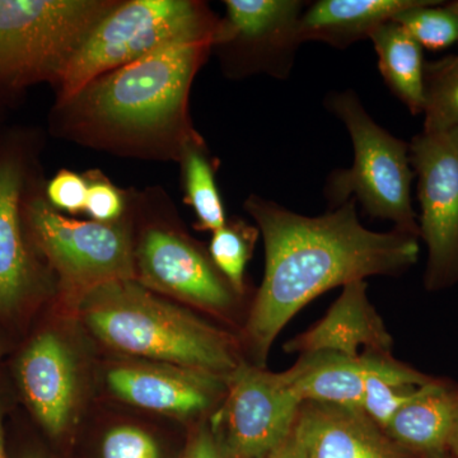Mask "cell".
<instances>
[{
	"mask_svg": "<svg viewBox=\"0 0 458 458\" xmlns=\"http://www.w3.org/2000/svg\"><path fill=\"white\" fill-rule=\"evenodd\" d=\"M355 203L304 216L256 195L247 199L265 245L264 279L245 327L255 366L265 369L280 331L319 294L372 276H399L418 261L419 237L396 228L369 231Z\"/></svg>",
	"mask_w": 458,
	"mask_h": 458,
	"instance_id": "6da1fadb",
	"label": "cell"
},
{
	"mask_svg": "<svg viewBox=\"0 0 458 458\" xmlns=\"http://www.w3.org/2000/svg\"><path fill=\"white\" fill-rule=\"evenodd\" d=\"M213 41H182L90 81L60 104L66 129L90 146L180 159L201 140L189 116L192 81Z\"/></svg>",
	"mask_w": 458,
	"mask_h": 458,
	"instance_id": "7a4b0ae2",
	"label": "cell"
},
{
	"mask_svg": "<svg viewBox=\"0 0 458 458\" xmlns=\"http://www.w3.org/2000/svg\"><path fill=\"white\" fill-rule=\"evenodd\" d=\"M77 307L93 336L123 354L222 377L241 364L233 337L138 280L90 289Z\"/></svg>",
	"mask_w": 458,
	"mask_h": 458,
	"instance_id": "3957f363",
	"label": "cell"
},
{
	"mask_svg": "<svg viewBox=\"0 0 458 458\" xmlns=\"http://www.w3.org/2000/svg\"><path fill=\"white\" fill-rule=\"evenodd\" d=\"M219 20L191 0L119 3L93 27L59 82V104L90 81L182 41H214Z\"/></svg>",
	"mask_w": 458,
	"mask_h": 458,
	"instance_id": "277c9868",
	"label": "cell"
},
{
	"mask_svg": "<svg viewBox=\"0 0 458 458\" xmlns=\"http://www.w3.org/2000/svg\"><path fill=\"white\" fill-rule=\"evenodd\" d=\"M327 106L346 126L354 148L352 167L328 177L325 194L331 209L352 199L373 218L387 219L399 231L420 237L411 204L414 171L408 144L373 122L352 90L328 96Z\"/></svg>",
	"mask_w": 458,
	"mask_h": 458,
	"instance_id": "5b68a950",
	"label": "cell"
},
{
	"mask_svg": "<svg viewBox=\"0 0 458 458\" xmlns=\"http://www.w3.org/2000/svg\"><path fill=\"white\" fill-rule=\"evenodd\" d=\"M117 2L0 0V86L59 82L72 57Z\"/></svg>",
	"mask_w": 458,
	"mask_h": 458,
	"instance_id": "8992f818",
	"label": "cell"
},
{
	"mask_svg": "<svg viewBox=\"0 0 458 458\" xmlns=\"http://www.w3.org/2000/svg\"><path fill=\"white\" fill-rule=\"evenodd\" d=\"M23 218L33 243L75 300L99 285L135 279V245L123 222L68 218L44 198L27 201Z\"/></svg>",
	"mask_w": 458,
	"mask_h": 458,
	"instance_id": "52a82bcc",
	"label": "cell"
},
{
	"mask_svg": "<svg viewBox=\"0 0 458 458\" xmlns=\"http://www.w3.org/2000/svg\"><path fill=\"white\" fill-rule=\"evenodd\" d=\"M301 405L284 372L241 361L210 420L223 458H269L291 436Z\"/></svg>",
	"mask_w": 458,
	"mask_h": 458,
	"instance_id": "ba28073f",
	"label": "cell"
},
{
	"mask_svg": "<svg viewBox=\"0 0 458 458\" xmlns=\"http://www.w3.org/2000/svg\"><path fill=\"white\" fill-rule=\"evenodd\" d=\"M418 174L419 232L428 249L426 286L442 291L458 282V126L421 132L409 146Z\"/></svg>",
	"mask_w": 458,
	"mask_h": 458,
	"instance_id": "9c48e42d",
	"label": "cell"
},
{
	"mask_svg": "<svg viewBox=\"0 0 458 458\" xmlns=\"http://www.w3.org/2000/svg\"><path fill=\"white\" fill-rule=\"evenodd\" d=\"M135 280L157 294L214 313L231 311L237 293L210 256L180 232L148 227L134 249Z\"/></svg>",
	"mask_w": 458,
	"mask_h": 458,
	"instance_id": "30bf717a",
	"label": "cell"
},
{
	"mask_svg": "<svg viewBox=\"0 0 458 458\" xmlns=\"http://www.w3.org/2000/svg\"><path fill=\"white\" fill-rule=\"evenodd\" d=\"M227 14L219 20L213 47H229L247 56L245 68L286 77L301 41L298 0H225Z\"/></svg>",
	"mask_w": 458,
	"mask_h": 458,
	"instance_id": "8fae6325",
	"label": "cell"
},
{
	"mask_svg": "<svg viewBox=\"0 0 458 458\" xmlns=\"http://www.w3.org/2000/svg\"><path fill=\"white\" fill-rule=\"evenodd\" d=\"M108 388L138 408L192 417L208 411L227 390L228 377L159 361H123L106 375Z\"/></svg>",
	"mask_w": 458,
	"mask_h": 458,
	"instance_id": "7c38bea8",
	"label": "cell"
},
{
	"mask_svg": "<svg viewBox=\"0 0 458 458\" xmlns=\"http://www.w3.org/2000/svg\"><path fill=\"white\" fill-rule=\"evenodd\" d=\"M18 386L27 406L51 437L65 432L78 399L77 364L55 331L33 337L17 360Z\"/></svg>",
	"mask_w": 458,
	"mask_h": 458,
	"instance_id": "4fadbf2b",
	"label": "cell"
},
{
	"mask_svg": "<svg viewBox=\"0 0 458 458\" xmlns=\"http://www.w3.org/2000/svg\"><path fill=\"white\" fill-rule=\"evenodd\" d=\"M293 436L304 458H420L403 450L361 410L302 403Z\"/></svg>",
	"mask_w": 458,
	"mask_h": 458,
	"instance_id": "5bb4252c",
	"label": "cell"
},
{
	"mask_svg": "<svg viewBox=\"0 0 458 458\" xmlns=\"http://www.w3.org/2000/svg\"><path fill=\"white\" fill-rule=\"evenodd\" d=\"M23 183L21 159L0 156V318L20 312L38 286V273L23 229Z\"/></svg>",
	"mask_w": 458,
	"mask_h": 458,
	"instance_id": "9a60e30c",
	"label": "cell"
},
{
	"mask_svg": "<svg viewBox=\"0 0 458 458\" xmlns=\"http://www.w3.org/2000/svg\"><path fill=\"white\" fill-rule=\"evenodd\" d=\"M393 339L367 295L364 280L343 286L327 315L284 345L288 354L331 352L358 357L360 349L390 352Z\"/></svg>",
	"mask_w": 458,
	"mask_h": 458,
	"instance_id": "2e32d148",
	"label": "cell"
},
{
	"mask_svg": "<svg viewBox=\"0 0 458 458\" xmlns=\"http://www.w3.org/2000/svg\"><path fill=\"white\" fill-rule=\"evenodd\" d=\"M390 352L364 351L358 357L318 352L301 355L284 376L302 403L361 410L367 378L384 369Z\"/></svg>",
	"mask_w": 458,
	"mask_h": 458,
	"instance_id": "e0dca14e",
	"label": "cell"
},
{
	"mask_svg": "<svg viewBox=\"0 0 458 458\" xmlns=\"http://www.w3.org/2000/svg\"><path fill=\"white\" fill-rule=\"evenodd\" d=\"M458 429V385L434 379L418 388L385 432L403 450L420 458L450 454Z\"/></svg>",
	"mask_w": 458,
	"mask_h": 458,
	"instance_id": "ac0fdd59",
	"label": "cell"
},
{
	"mask_svg": "<svg viewBox=\"0 0 458 458\" xmlns=\"http://www.w3.org/2000/svg\"><path fill=\"white\" fill-rule=\"evenodd\" d=\"M423 0H319L304 11L298 22V38L348 47L370 38L385 22Z\"/></svg>",
	"mask_w": 458,
	"mask_h": 458,
	"instance_id": "d6986e66",
	"label": "cell"
},
{
	"mask_svg": "<svg viewBox=\"0 0 458 458\" xmlns=\"http://www.w3.org/2000/svg\"><path fill=\"white\" fill-rule=\"evenodd\" d=\"M378 55L379 72L388 89L418 114L426 105V64L423 47L391 20L370 35Z\"/></svg>",
	"mask_w": 458,
	"mask_h": 458,
	"instance_id": "ffe728a7",
	"label": "cell"
},
{
	"mask_svg": "<svg viewBox=\"0 0 458 458\" xmlns=\"http://www.w3.org/2000/svg\"><path fill=\"white\" fill-rule=\"evenodd\" d=\"M182 164L186 203L194 209L200 231L216 232L225 227V205L216 181V167L205 149L203 138L192 141L180 158Z\"/></svg>",
	"mask_w": 458,
	"mask_h": 458,
	"instance_id": "44dd1931",
	"label": "cell"
},
{
	"mask_svg": "<svg viewBox=\"0 0 458 458\" xmlns=\"http://www.w3.org/2000/svg\"><path fill=\"white\" fill-rule=\"evenodd\" d=\"M424 131H451L458 126V55L426 65Z\"/></svg>",
	"mask_w": 458,
	"mask_h": 458,
	"instance_id": "7402d4cb",
	"label": "cell"
},
{
	"mask_svg": "<svg viewBox=\"0 0 458 458\" xmlns=\"http://www.w3.org/2000/svg\"><path fill=\"white\" fill-rule=\"evenodd\" d=\"M259 228L233 219L214 232L209 245V256L238 295L245 292L247 264L251 260Z\"/></svg>",
	"mask_w": 458,
	"mask_h": 458,
	"instance_id": "603a6c76",
	"label": "cell"
},
{
	"mask_svg": "<svg viewBox=\"0 0 458 458\" xmlns=\"http://www.w3.org/2000/svg\"><path fill=\"white\" fill-rule=\"evenodd\" d=\"M423 0L400 12L393 21L399 23L423 49L439 51L458 44V17L450 5Z\"/></svg>",
	"mask_w": 458,
	"mask_h": 458,
	"instance_id": "cb8c5ba5",
	"label": "cell"
},
{
	"mask_svg": "<svg viewBox=\"0 0 458 458\" xmlns=\"http://www.w3.org/2000/svg\"><path fill=\"white\" fill-rule=\"evenodd\" d=\"M86 212L92 221L114 223L122 221L126 209V198L101 172H89Z\"/></svg>",
	"mask_w": 458,
	"mask_h": 458,
	"instance_id": "d4e9b609",
	"label": "cell"
},
{
	"mask_svg": "<svg viewBox=\"0 0 458 458\" xmlns=\"http://www.w3.org/2000/svg\"><path fill=\"white\" fill-rule=\"evenodd\" d=\"M102 458H159V450L155 439L140 428L120 426L105 436Z\"/></svg>",
	"mask_w": 458,
	"mask_h": 458,
	"instance_id": "484cf974",
	"label": "cell"
},
{
	"mask_svg": "<svg viewBox=\"0 0 458 458\" xmlns=\"http://www.w3.org/2000/svg\"><path fill=\"white\" fill-rule=\"evenodd\" d=\"M47 203L57 210L78 214L86 210L87 180L75 172L62 170L47 188Z\"/></svg>",
	"mask_w": 458,
	"mask_h": 458,
	"instance_id": "4316f807",
	"label": "cell"
},
{
	"mask_svg": "<svg viewBox=\"0 0 458 458\" xmlns=\"http://www.w3.org/2000/svg\"><path fill=\"white\" fill-rule=\"evenodd\" d=\"M183 458H223L209 426H203L195 433Z\"/></svg>",
	"mask_w": 458,
	"mask_h": 458,
	"instance_id": "83f0119b",
	"label": "cell"
},
{
	"mask_svg": "<svg viewBox=\"0 0 458 458\" xmlns=\"http://www.w3.org/2000/svg\"><path fill=\"white\" fill-rule=\"evenodd\" d=\"M269 458H304L303 452L293 436V430L285 442Z\"/></svg>",
	"mask_w": 458,
	"mask_h": 458,
	"instance_id": "f1b7e54d",
	"label": "cell"
},
{
	"mask_svg": "<svg viewBox=\"0 0 458 458\" xmlns=\"http://www.w3.org/2000/svg\"><path fill=\"white\" fill-rule=\"evenodd\" d=\"M3 419H4V409H3L2 400H0V458H7L5 452L4 441V426H3Z\"/></svg>",
	"mask_w": 458,
	"mask_h": 458,
	"instance_id": "f546056e",
	"label": "cell"
},
{
	"mask_svg": "<svg viewBox=\"0 0 458 458\" xmlns=\"http://www.w3.org/2000/svg\"><path fill=\"white\" fill-rule=\"evenodd\" d=\"M450 454L454 458H458V429L456 434H454V439H452Z\"/></svg>",
	"mask_w": 458,
	"mask_h": 458,
	"instance_id": "4dcf8cb0",
	"label": "cell"
},
{
	"mask_svg": "<svg viewBox=\"0 0 458 458\" xmlns=\"http://www.w3.org/2000/svg\"><path fill=\"white\" fill-rule=\"evenodd\" d=\"M22 458H47L42 456L40 454H36V452H30V454H26Z\"/></svg>",
	"mask_w": 458,
	"mask_h": 458,
	"instance_id": "1f68e13d",
	"label": "cell"
},
{
	"mask_svg": "<svg viewBox=\"0 0 458 458\" xmlns=\"http://www.w3.org/2000/svg\"><path fill=\"white\" fill-rule=\"evenodd\" d=\"M448 5H450L452 11H454V13H456L457 17H458V2L448 3Z\"/></svg>",
	"mask_w": 458,
	"mask_h": 458,
	"instance_id": "d6a6232c",
	"label": "cell"
},
{
	"mask_svg": "<svg viewBox=\"0 0 458 458\" xmlns=\"http://www.w3.org/2000/svg\"><path fill=\"white\" fill-rule=\"evenodd\" d=\"M3 352H4V345H3V343L0 342V357H2Z\"/></svg>",
	"mask_w": 458,
	"mask_h": 458,
	"instance_id": "836d02e7",
	"label": "cell"
},
{
	"mask_svg": "<svg viewBox=\"0 0 458 458\" xmlns=\"http://www.w3.org/2000/svg\"><path fill=\"white\" fill-rule=\"evenodd\" d=\"M443 458H454V456H451V454H447V456L443 457Z\"/></svg>",
	"mask_w": 458,
	"mask_h": 458,
	"instance_id": "e575fe53",
	"label": "cell"
}]
</instances>
